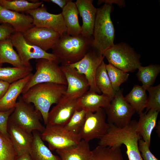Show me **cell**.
Instances as JSON below:
<instances>
[{"instance_id":"6da1fadb","label":"cell","mask_w":160,"mask_h":160,"mask_svg":"<svg viewBox=\"0 0 160 160\" xmlns=\"http://www.w3.org/2000/svg\"><path fill=\"white\" fill-rule=\"evenodd\" d=\"M67 87V85L53 83H40L32 87L21 96L24 101L32 103L40 112L46 125L51 106L58 103Z\"/></svg>"},{"instance_id":"7a4b0ae2","label":"cell","mask_w":160,"mask_h":160,"mask_svg":"<svg viewBox=\"0 0 160 160\" xmlns=\"http://www.w3.org/2000/svg\"><path fill=\"white\" fill-rule=\"evenodd\" d=\"M137 122L135 120H131L129 124L123 128L109 124L107 132L100 139L99 145L120 147L124 144L129 160H143L138 147V142L141 137L135 130Z\"/></svg>"},{"instance_id":"3957f363","label":"cell","mask_w":160,"mask_h":160,"mask_svg":"<svg viewBox=\"0 0 160 160\" xmlns=\"http://www.w3.org/2000/svg\"><path fill=\"white\" fill-rule=\"evenodd\" d=\"M93 37L81 34L73 36L66 33L60 35L52 49V53L61 65H70L82 59L92 47Z\"/></svg>"},{"instance_id":"277c9868","label":"cell","mask_w":160,"mask_h":160,"mask_svg":"<svg viewBox=\"0 0 160 160\" xmlns=\"http://www.w3.org/2000/svg\"><path fill=\"white\" fill-rule=\"evenodd\" d=\"M112 4L105 3L102 7L97 8L92 46L103 55L114 44L115 30L111 18Z\"/></svg>"},{"instance_id":"5b68a950","label":"cell","mask_w":160,"mask_h":160,"mask_svg":"<svg viewBox=\"0 0 160 160\" xmlns=\"http://www.w3.org/2000/svg\"><path fill=\"white\" fill-rule=\"evenodd\" d=\"M42 118L41 113L33 105L24 101L20 96L8 122L29 133L36 131L41 133L45 129L40 122Z\"/></svg>"},{"instance_id":"8992f818","label":"cell","mask_w":160,"mask_h":160,"mask_svg":"<svg viewBox=\"0 0 160 160\" xmlns=\"http://www.w3.org/2000/svg\"><path fill=\"white\" fill-rule=\"evenodd\" d=\"M55 62L45 59H37L36 72L25 87L22 95L39 84L53 83L67 85L65 76L60 66Z\"/></svg>"},{"instance_id":"52a82bcc","label":"cell","mask_w":160,"mask_h":160,"mask_svg":"<svg viewBox=\"0 0 160 160\" xmlns=\"http://www.w3.org/2000/svg\"><path fill=\"white\" fill-rule=\"evenodd\" d=\"M103 55L109 63L126 72H134L141 66L140 55L123 43L114 44Z\"/></svg>"},{"instance_id":"ba28073f","label":"cell","mask_w":160,"mask_h":160,"mask_svg":"<svg viewBox=\"0 0 160 160\" xmlns=\"http://www.w3.org/2000/svg\"><path fill=\"white\" fill-rule=\"evenodd\" d=\"M107 123L119 128L128 125L136 112L125 100L121 90L116 92L109 105L105 109Z\"/></svg>"},{"instance_id":"9c48e42d","label":"cell","mask_w":160,"mask_h":160,"mask_svg":"<svg viewBox=\"0 0 160 160\" xmlns=\"http://www.w3.org/2000/svg\"><path fill=\"white\" fill-rule=\"evenodd\" d=\"M41 138L47 142L52 151L63 149L78 144L81 139L79 135L66 129L63 126L47 124L41 133Z\"/></svg>"},{"instance_id":"30bf717a","label":"cell","mask_w":160,"mask_h":160,"mask_svg":"<svg viewBox=\"0 0 160 160\" xmlns=\"http://www.w3.org/2000/svg\"><path fill=\"white\" fill-rule=\"evenodd\" d=\"M10 38L24 66H31L29 61L33 59H47L59 64L57 58L53 54L48 53L39 47L28 43L24 39L22 33L15 31Z\"/></svg>"},{"instance_id":"8fae6325","label":"cell","mask_w":160,"mask_h":160,"mask_svg":"<svg viewBox=\"0 0 160 160\" xmlns=\"http://www.w3.org/2000/svg\"><path fill=\"white\" fill-rule=\"evenodd\" d=\"M105 110L100 108L95 112H86L85 121L79 133L81 139L88 142L100 139L106 134L109 124L106 122Z\"/></svg>"},{"instance_id":"7c38bea8","label":"cell","mask_w":160,"mask_h":160,"mask_svg":"<svg viewBox=\"0 0 160 160\" xmlns=\"http://www.w3.org/2000/svg\"><path fill=\"white\" fill-rule=\"evenodd\" d=\"M104 57L92 46L83 58L79 62L69 65L85 75L89 84V90L100 94L101 93L95 84L97 69L103 61Z\"/></svg>"},{"instance_id":"4fadbf2b","label":"cell","mask_w":160,"mask_h":160,"mask_svg":"<svg viewBox=\"0 0 160 160\" xmlns=\"http://www.w3.org/2000/svg\"><path fill=\"white\" fill-rule=\"evenodd\" d=\"M25 13L32 17L34 26L52 30L61 35L67 32V28L61 13L54 14L49 13L43 4L41 7Z\"/></svg>"},{"instance_id":"5bb4252c","label":"cell","mask_w":160,"mask_h":160,"mask_svg":"<svg viewBox=\"0 0 160 160\" xmlns=\"http://www.w3.org/2000/svg\"><path fill=\"white\" fill-rule=\"evenodd\" d=\"M78 99L64 93L49 111L47 124L65 125L76 110L81 109L78 105Z\"/></svg>"},{"instance_id":"9a60e30c","label":"cell","mask_w":160,"mask_h":160,"mask_svg":"<svg viewBox=\"0 0 160 160\" xmlns=\"http://www.w3.org/2000/svg\"><path fill=\"white\" fill-rule=\"evenodd\" d=\"M25 40L44 51L52 49L60 35L52 30L34 26L23 33Z\"/></svg>"},{"instance_id":"2e32d148","label":"cell","mask_w":160,"mask_h":160,"mask_svg":"<svg viewBox=\"0 0 160 160\" xmlns=\"http://www.w3.org/2000/svg\"><path fill=\"white\" fill-rule=\"evenodd\" d=\"M60 66L67 82L65 94L78 98L89 90L88 82L84 75L69 65H61Z\"/></svg>"},{"instance_id":"e0dca14e","label":"cell","mask_w":160,"mask_h":160,"mask_svg":"<svg viewBox=\"0 0 160 160\" xmlns=\"http://www.w3.org/2000/svg\"><path fill=\"white\" fill-rule=\"evenodd\" d=\"M29 15L6 9L0 5V23L11 26L15 31L23 33L34 25Z\"/></svg>"},{"instance_id":"ac0fdd59","label":"cell","mask_w":160,"mask_h":160,"mask_svg":"<svg viewBox=\"0 0 160 160\" xmlns=\"http://www.w3.org/2000/svg\"><path fill=\"white\" fill-rule=\"evenodd\" d=\"M8 132L17 156L30 153L33 140L32 133L9 122Z\"/></svg>"},{"instance_id":"d6986e66","label":"cell","mask_w":160,"mask_h":160,"mask_svg":"<svg viewBox=\"0 0 160 160\" xmlns=\"http://www.w3.org/2000/svg\"><path fill=\"white\" fill-rule=\"evenodd\" d=\"M93 2L92 0H77L75 2L82 19L81 34L88 38L92 37L97 11Z\"/></svg>"},{"instance_id":"ffe728a7","label":"cell","mask_w":160,"mask_h":160,"mask_svg":"<svg viewBox=\"0 0 160 160\" xmlns=\"http://www.w3.org/2000/svg\"><path fill=\"white\" fill-rule=\"evenodd\" d=\"M112 99L107 95L89 90L77 99V103L81 109L95 112L100 108H106Z\"/></svg>"},{"instance_id":"44dd1931","label":"cell","mask_w":160,"mask_h":160,"mask_svg":"<svg viewBox=\"0 0 160 160\" xmlns=\"http://www.w3.org/2000/svg\"><path fill=\"white\" fill-rule=\"evenodd\" d=\"M159 112L151 109L139 114V118L136 125V131L149 147L151 136L153 130L156 126Z\"/></svg>"},{"instance_id":"7402d4cb","label":"cell","mask_w":160,"mask_h":160,"mask_svg":"<svg viewBox=\"0 0 160 160\" xmlns=\"http://www.w3.org/2000/svg\"><path fill=\"white\" fill-rule=\"evenodd\" d=\"M32 73L25 77L10 84L7 91L0 100V111L14 108L17 99L32 75Z\"/></svg>"},{"instance_id":"603a6c76","label":"cell","mask_w":160,"mask_h":160,"mask_svg":"<svg viewBox=\"0 0 160 160\" xmlns=\"http://www.w3.org/2000/svg\"><path fill=\"white\" fill-rule=\"evenodd\" d=\"M56 151L61 160H90L92 154L89 142L82 139L76 145Z\"/></svg>"},{"instance_id":"cb8c5ba5","label":"cell","mask_w":160,"mask_h":160,"mask_svg":"<svg viewBox=\"0 0 160 160\" xmlns=\"http://www.w3.org/2000/svg\"><path fill=\"white\" fill-rule=\"evenodd\" d=\"M61 13L67 28L66 33L73 36L81 35L82 29L79 22V13L75 3L69 0Z\"/></svg>"},{"instance_id":"d4e9b609","label":"cell","mask_w":160,"mask_h":160,"mask_svg":"<svg viewBox=\"0 0 160 160\" xmlns=\"http://www.w3.org/2000/svg\"><path fill=\"white\" fill-rule=\"evenodd\" d=\"M32 133L33 140L30 154L33 160H61L45 145L40 133L35 131Z\"/></svg>"},{"instance_id":"484cf974","label":"cell","mask_w":160,"mask_h":160,"mask_svg":"<svg viewBox=\"0 0 160 160\" xmlns=\"http://www.w3.org/2000/svg\"><path fill=\"white\" fill-rule=\"evenodd\" d=\"M14 46L10 38L0 41V60L3 64L7 63L15 67L24 66L20 58L14 49Z\"/></svg>"},{"instance_id":"4316f807","label":"cell","mask_w":160,"mask_h":160,"mask_svg":"<svg viewBox=\"0 0 160 160\" xmlns=\"http://www.w3.org/2000/svg\"><path fill=\"white\" fill-rule=\"evenodd\" d=\"M146 91L142 86L136 84L130 92L124 97L126 101L138 114L142 112L145 108L148 98Z\"/></svg>"},{"instance_id":"83f0119b","label":"cell","mask_w":160,"mask_h":160,"mask_svg":"<svg viewBox=\"0 0 160 160\" xmlns=\"http://www.w3.org/2000/svg\"><path fill=\"white\" fill-rule=\"evenodd\" d=\"M32 70V66L20 67L0 66V80L11 84L28 75Z\"/></svg>"},{"instance_id":"f1b7e54d","label":"cell","mask_w":160,"mask_h":160,"mask_svg":"<svg viewBox=\"0 0 160 160\" xmlns=\"http://www.w3.org/2000/svg\"><path fill=\"white\" fill-rule=\"evenodd\" d=\"M95 82L96 86L102 94L113 98L116 92L112 86L106 70V64L104 61L97 69Z\"/></svg>"},{"instance_id":"f546056e","label":"cell","mask_w":160,"mask_h":160,"mask_svg":"<svg viewBox=\"0 0 160 160\" xmlns=\"http://www.w3.org/2000/svg\"><path fill=\"white\" fill-rule=\"evenodd\" d=\"M136 76L142 84L143 88L147 90L152 86L160 72V66L151 64L146 66H141L138 68Z\"/></svg>"},{"instance_id":"4dcf8cb0","label":"cell","mask_w":160,"mask_h":160,"mask_svg":"<svg viewBox=\"0 0 160 160\" xmlns=\"http://www.w3.org/2000/svg\"><path fill=\"white\" fill-rule=\"evenodd\" d=\"M120 148L98 145L92 151L90 160H124Z\"/></svg>"},{"instance_id":"1f68e13d","label":"cell","mask_w":160,"mask_h":160,"mask_svg":"<svg viewBox=\"0 0 160 160\" xmlns=\"http://www.w3.org/2000/svg\"><path fill=\"white\" fill-rule=\"evenodd\" d=\"M42 3V1H39L30 2L25 0H0V5L3 7L22 13L36 9Z\"/></svg>"},{"instance_id":"d6a6232c","label":"cell","mask_w":160,"mask_h":160,"mask_svg":"<svg viewBox=\"0 0 160 160\" xmlns=\"http://www.w3.org/2000/svg\"><path fill=\"white\" fill-rule=\"evenodd\" d=\"M106 68L112 86L116 92L120 89L121 85L128 80L129 74L109 63L106 64Z\"/></svg>"},{"instance_id":"836d02e7","label":"cell","mask_w":160,"mask_h":160,"mask_svg":"<svg viewBox=\"0 0 160 160\" xmlns=\"http://www.w3.org/2000/svg\"><path fill=\"white\" fill-rule=\"evenodd\" d=\"M87 112L83 109L76 110L69 120L63 126L68 131L79 135L84 124Z\"/></svg>"},{"instance_id":"e575fe53","label":"cell","mask_w":160,"mask_h":160,"mask_svg":"<svg viewBox=\"0 0 160 160\" xmlns=\"http://www.w3.org/2000/svg\"><path fill=\"white\" fill-rule=\"evenodd\" d=\"M17 157L10 138L0 132V160H16Z\"/></svg>"},{"instance_id":"d590c367","label":"cell","mask_w":160,"mask_h":160,"mask_svg":"<svg viewBox=\"0 0 160 160\" xmlns=\"http://www.w3.org/2000/svg\"><path fill=\"white\" fill-rule=\"evenodd\" d=\"M149 93L145 108L146 111L153 110L160 111V84L155 86H151L147 89Z\"/></svg>"},{"instance_id":"8d00e7d4","label":"cell","mask_w":160,"mask_h":160,"mask_svg":"<svg viewBox=\"0 0 160 160\" xmlns=\"http://www.w3.org/2000/svg\"><path fill=\"white\" fill-rule=\"evenodd\" d=\"M14 108H15L6 111H0V132L8 138H9L8 132L9 119Z\"/></svg>"},{"instance_id":"74e56055","label":"cell","mask_w":160,"mask_h":160,"mask_svg":"<svg viewBox=\"0 0 160 160\" xmlns=\"http://www.w3.org/2000/svg\"><path fill=\"white\" fill-rule=\"evenodd\" d=\"M149 146L142 139L138 142L139 151L143 160H159L151 152Z\"/></svg>"},{"instance_id":"f35d334b","label":"cell","mask_w":160,"mask_h":160,"mask_svg":"<svg viewBox=\"0 0 160 160\" xmlns=\"http://www.w3.org/2000/svg\"><path fill=\"white\" fill-rule=\"evenodd\" d=\"M15 31L13 28L7 24L0 25V41L10 37Z\"/></svg>"},{"instance_id":"ab89813d","label":"cell","mask_w":160,"mask_h":160,"mask_svg":"<svg viewBox=\"0 0 160 160\" xmlns=\"http://www.w3.org/2000/svg\"><path fill=\"white\" fill-rule=\"evenodd\" d=\"M10 84L0 80V100L3 97Z\"/></svg>"},{"instance_id":"60d3db41","label":"cell","mask_w":160,"mask_h":160,"mask_svg":"<svg viewBox=\"0 0 160 160\" xmlns=\"http://www.w3.org/2000/svg\"><path fill=\"white\" fill-rule=\"evenodd\" d=\"M43 1L55 3L63 9L67 4L69 0H46Z\"/></svg>"},{"instance_id":"b9f144b4","label":"cell","mask_w":160,"mask_h":160,"mask_svg":"<svg viewBox=\"0 0 160 160\" xmlns=\"http://www.w3.org/2000/svg\"><path fill=\"white\" fill-rule=\"evenodd\" d=\"M16 160H33L30 153H26L17 156Z\"/></svg>"},{"instance_id":"7bdbcfd3","label":"cell","mask_w":160,"mask_h":160,"mask_svg":"<svg viewBox=\"0 0 160 160\" xmlns=\"http://www.w3.org/2000/svg\"><path fill=\"white\" fill-rule=\"evenodd\" d=\"M2 65V63L1 62L0 60V66H1V65Z\"/></svg>"}]
</instances>
